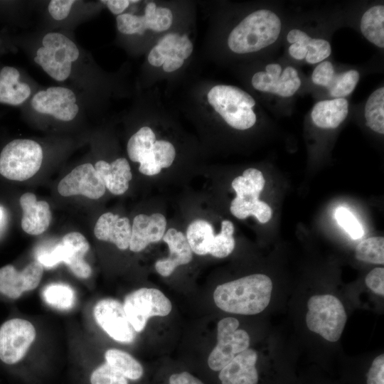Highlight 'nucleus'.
<instances>
[{
  "instance_id": "1",
  "label": "nucleus",
  "mask_w": 384,
  "mask_h": 384,
  "mask_svg": "<svg viewBox=\"0 0 384 384\" xmlns=\"http://www.w3.org/2000/svg\"><path fill=\"white\" fill-rule=\"evenodd\" d=\"M272 291L271 279L254 274L218 285L213 299L221 310L237 314L262 312L269 304Z\"/></svg>"
},
{
  "instance_id": "2",
  "label": "nucleus",
  "mask_w": 384,
  "mask_h": 384,
  "mask_svg": "<svg viewBox=\"0 0 384 384\" xmlns=\"http://www.w3.org/2000/svg\"><path fill=\"white\" fill-rule=\"evenodd\" d=\"M281 26V21L274 12L267 9L255 11L232 30L228 45L236 53L258 51L277 40Z\"/></svg>"
},
{
  "instance_id": "3",
  "label": "nucleus",
  "mask_w": 384,
  "mask_h": 384,
  "mask_svg": "<svg viewBox=\"0 0 384 384\" xmlns=\"http://www.w3.org/2000/svg\"><path fill=\"white\" fill-rule=\"evenodd\" d=\"M208 101L225 122L233 128L245 130L256 122L252 110L254 98L239 87L218 85L208 93Z\"/></svg>"
},
{
  "instance_id": "4",
  "label": "nucleus",
  "mask_w": 384,
  "mask_h": 384,
  "mask_svg": "<svg viewBox=\"0 0 384 384\" xmlns=\"http://www.w3.org/2000/svg\"><path fill=\"white\" fill-rule=\"evenodd\" d=\"M265 181L258 169L249 168L232 181L236 193L230 203L231 213L238 219L255 216L261 223H267L272 217V209L267 203L259 200Z\"/></svg>"
},
{
  "instance_id": "5",
  "label": "nucleus",
  "mask_w": 384,
  "mask_h": 384,
  "mask_svg": "<svg viewBox=\"0 0 384 384\" xmlns=\"http://www.w3.org/2000/svg\"><path fill=\"white\" fill-rule=\"evenodd\" d=\"M34 58V61L52 78L64 81L70 75L72 64L79 58L80 52L69 38L58 32L46 34Z\"/></svg>"
},
{
  "instance_id": "6",
  "label": "nucleus",
  "mask_w": 384,
  "mask_h": 384,
  "mask_svg": "<svg viewBox=\"0 0 384 384\" xmlns=\"http://www.w3.org/2000/svg\"><path fill=\"white\" fill-rule=\"evenodd\" d=\"M307 307L306 322L309 329L329 341H337L347 320L341 301L331 294L315 295L308 300Z\"/></svg>"
},
{
  "instance_id": "7",
  "label": "nucleus",
  "mask_w": 384,
  "mask_h": 384,
  "mask_svg": "<svg viewBox=\"0 0 384 384\" xmlns=\"http://www.w3.org/2000/svg\"><path fill=\"white\" fill-rule=\"evenodd\" d=\"M43 150L36 142L17 139L8 143L0 153V174L22 181L34 176L41 168Z\"/></svg>"
},
{
  "instance_id": "8",
  "label": "nucleus",
  "mask_w": 384,
  "mask_h": 384,
  "mask_svg": "<svg viewBox=\"0 0 384 384\" xmlns=\"http://www.w3.org/2000/svg\"><path fill=\"white\" fill-rule=\"evenodd\" d=\"M123 307L135 332L145 328L149 318L170 314L171 301L159 289L141 288L127 294Z\"/></svg>"
},
{
  "instance_id": "9",
  "label": "nucleus",
  "mask_w": 384,
  "mask_h": 384,
  "mask_svg": "<svg viewBox=\"0 0 384 384\" xmlns=\"http://www.w3.org/2000/svg\"><path fill=\"white\" fill-rule=\"evenodd\" d=\"M90 245L83 235L78 232L66 234L50 252L38 256V261L46 267H51L59 262H65L78 277L88 278L92 269L84 257Z\"/></svg>"
},
{
  "instance_id": "10",
  "label": "nucleus",
  "mask_w": 384,
  "mask_h": 384,
  "mask_svg": "<svg viewBox=\"0 0 384 384\" xmlns=\"http://www.w3.org/2000/svg\"><path fill=\"white\" fill-rule=\"evenodd\" d=\"M239 324L238 320L233 317L218 321V342L208 358V366L212 371H220L235 356L249 348V334L243 329H238Z\"/></svg>"
},
{
  "instance_id": "11",
  "label": "nucleus",
  "mask_w": 384,
  "mask_h": 384,
  "mask_svg": "<svg viewBox=\"0 0 384 384\" xmlns=\"http://www.w3.org/2000/svg\"><path fill=\"white\" fill-rule=\"evenodd\" d=\"M36 336L33 325L20 318L7 320L0 326V360L7 365L20 362Z\"/></svg>"
},
{
  "instance_id": "12",
  "label": "nucleus",
  "mask_w": 384,
  "mask_h": 384,
  "mask_svg": "<svg viewBox=\"0 0 384 384\" xmlns=\"http://www.w3.org/2000/svg\"><path fill=\"white\" fill-rule=\"evenodd\" d=\"M93 315L97 324L114 341L129 343L134 340L135 331L119 301L100 299L94 306Z\"/></svg>"
},
{
  "instance_id": "13",
  "label": "nucleus",
  "mask_w": 384,
  "mask_h": 384,
  "mask_svg": "<svg viewBox=\"0 0 384 384\" xmlns=\"http://www.w3.org/2000/svg\"><path fill=\"white\" fill-rule=\"evenodd\" d=\"M76 100L75 93L69 88L50 87L36 92L31 104L37 112L68 122L73 120L78 113L79 107Z\"/></svg>"
},
{
  "instance_id": "14",
  "label": "nucleus",
  "mask_w": 384,
  "mask_h": 384,
  "mask_svg": "<svg viewBox=\"0 0 384 384\" xmlns=\"http://www.w3.org/2000/svg\"><path fill=\"white\" fill-rule=\"evenodd\" d=\"M301 83L295 68L287 66L282 70L281 65L277 63L268 64L265 71L257 72L252 78V85L257 90L283 97L292 96Z\"/></svg>"
},
{
  "instance_id": "15",
  "label": "nucleus",
  "mask_w": 384,
  "mask_h": 384,
  "mask_svg": "<svg viewBox=\"0 0 384 384\" xmlns=\"http://www.w3.org/2000/svg\"><path fill=\"white\" fill-rule=\"evenodd\" d=\"M105 188L102 178L90 163L75 167L58 186V191L63 196L82 195L90 199L102 197Z\"/></svg>"
},
{
  "instance_id": "16",
  "label": "nucleus",
  "mask_w": 384,
  "mask_h": 384,
  "mask_svg": "<svg viewBox=\"0 0 384 384\" xmlns=\"http://www.w3.org/2000/svg\"><path fill=\"white\" fill-rule=\"evenodd\" d=\"M43 274V266L38 260L30 262L21 271L11 265H5L0 268V293L16 299L23 293L35 289Z\"/></svg>"
},
{
  "instance_id": "17",
  "label": "nucleus",
  "mask_w": 384,
  "mask_h": 384,
  "mask_svg": "<svg viewBox=\"0 0 384 384\" xmlns=\"http://www.w3.org/2000/svg\"><path fill=\"white\" fill-rule=\"evenodd\" d=\"M166 228V219L161 213L137 215L132 225L129 250L139 252L150 243L160 241L165 234Z\"/></svg>"
},
{
  "instance_id": "18",
  "label": "nucleus",
  "mask_w": 384,
  "mask_h": 384,
  "mask_svg": "<svg viewBox=\"0 0 384 384\" xmlns=\"http://www.w3.org/2000/svg\"><path fill=\"white\" fill-rule=\"evenodd\" d=\"M257 352L247 348L240 353L218 371L220 384H257Z\"/></svg>"
},
{
  "instance_id": "19",
  "label": "nucleus",
  "mask_w": 384,
  "mask_h": 384,
  "mask_svg": "<svg viewBox=\"0 0 384 384\" xmlns=\"http://www.w3.org/2000/svg\"><path fill=\"white\" fill-rule=\"evenodd\" d=\"M162 239L169 247V255L157 260L155 269L160 275L169 277L177 267L189 263L193 254L185 235L175 228H169Z\"/></svg>"
},
{
  "instance_id": "20",
  "label": "nucleus",
  "mask_w": 384,
  "mask_h": 384,
  "mask_svg": "<svg viewBox=\"0 0 384 384\" xmlns=\"http://www.w3.org/2000/svg\"><path fill=\"white\" fill-rule=\"evenodd\" d=\"M23 210L21 228L26 233L37 235L45 232L51 221L49 204L45 201H37L32 193H25L19 200Z\"/></svg>"
},
{
  "instance_id": "21",
  "label": "nucleus",
  "mask_w": 384,
  "mask_h": 384,
  "mask_svg": "<svg viewBox=\"0 0 384 384\" xmlns=\"http://www.w3.org/2000/svg\"><path fill=\"white\" fill-rule=\"evenodd\" d=\"M94 233L98 240L110 242L124 250L129 246L132 225L127 218L107 212L98 218Z\"/></svg>"
},
{
  "instance_id": "22",
  "label": "nucleus",
  "mask_w": 384,
  "mask_h": 384,
  "mask_svg": "<svg viewBox=\"0 0 384 384\" xmlns=\"http://www.w3.org/2000/svg\"><path fill=\"white\" fill-rule=\"evenodd\" d=\"M95 169L105 188L112 194L122 195L129 188L132 174L126 159L118 158L110 164L102 160L98 161L95 165Z\"/></svg>"
},
{
  "instance_id": "23",
  "label": "nucleus",
  "mask_w": 384,
  "mask_h": 384,
  "mask_svg": "<svg viewBox=\"0 0 384 384\" xmlns=\"http://www.w3.org/2000/svg\"><path fill=\"white\" fill-rule=\"evenodd\" d=\"M20 78V72L14 67L5 65L0 69L1 104L17 106L30 97V86Z\"/></svg>"
},
{
  "instance_id": "24",
  "label": "nucleus",
  "mask_w": 384,
  "mask_h": 384,
  "mask_svg": "<svg viewBox=\"0 0 384 384\" xmlns=\"http://www.w3.org/2000/svg\"><path fill=\"white\" fill-rule=\"evenodd\" d=\"M348 102L345 98L318 102L313 107L311 117L313 122L322 129H334L346 118Z\"/></svg>"
},
{
  "instance_id": "25",
  "label": "nucleus",
  "mask_w": 384,
  "mask_h": 384,
  "mask_svg": "<svg viewBox=\"0 0 384 384\" xmlns=\"http://www.w3.org/2000/svg\"><path fill=\"white\" fill-rule=\"evenodd\" d=\"M175 156V148L171 142L156 140L151 152L140 161L139 170L146 176L158 174L173 164Z\"/></svg>"
},
{
  "instance_id": "26",
  "label": "nucleus",
  "mask_w": 384,
  "mask_h": 384,
  "mask_svg": "<svg viewBox=\"0 0 384 384\" xmlns=\"http://www.w3.org/2000/svg\"><path fill=\"white\" fill-rule=\"evenodd\" d=\"M214 235L213 225L209 222L197 219L188 226L186 238L192 252L206 255L209 254Z\"/></svg>"
},
{
  "instance_id": "27",
  "label": "nucleus",
  "mask_w": 384,
  "mask_h": 384,
  "mask_svg": "<svg viewBox=\"0 0 384 384\" xmlns=\"http://www.w3.org/2000/svg\"><path fill=\"white\" fill-rule=\"evenodd\" d=\"M105 359L132 382L139 381L144 376V369L141 363L124 351L108 349L105 353Z\"/></svg>"
},
{
  "instance_id": "28",
  "label": "nucleus",
  "mask_w": 384,
  "mask_h": 384,
  "mask_svg": "<svg viewBox=\"0 0 384 384\" xmlns=\"http://www.w3.org/2000/svg\"><path fill=\"white\" fill-rule=\"evenodd\" d=\"M361 31L364 37L379 48L384 47V6H374L362 16Z\"/></svg>"
},
{
  "instance_id": "29",
  "label": "nucleus",
  "mask_w": 384,
  "mask_h": 384,
  "mask_svg": "<svg viewBox=\"0 0 384 384\" xmlns=\"http://www.w3.org/2000/svg\"><path fill=\"white\" fill-rule=\"evenodd\" d=\"M366 124L373 131L384 133V88L375 90L368 97L364 112Z\"/></svg>"
},
{
  "instance_id": "30",
  "label": "nucleus",
  "mask_w": 384,
  "mask_h": 384,
  "mask_svg": "<svg viewBox=\"0 0 384 384\" xmlns=\"http://www.w3.org/2000/svg\"><path fill=\"white\" fill-rule=\"evenodd\" d=\"M155 142L156 135L150 127L140 128L128 141L127 150L129 159L139 163L151 152Z\"/></svg>"
},
{
  "instance_id": "31",
  "label": "nucleus",
  "mask_w": 384,
  "mask_h": 384,
  "mask_svg": "<svg viewBox=\"0 0 384 384\" xmlns=\"http://www.w3.org/2000/svg\"><path fill=\"white\" fill-rule=\"evenodd\" d=\"M359 80L357 70H350L341 73H334L326 88L334 98H343L350 95Z\"/></svg>"
},
{
  "instance_id": "32",
  "label": "nucleus",
  "mask_w": 384,
  "mask_h": 384,
  "mask_svg": "<svg viewBox=\"0 0 384 384\" xmlns=\"http://www.w3.org/2000/svg\"><path fill=\"white\" fill-rule=\"evenodd\" d=\"M234 225L228 220L221 223L220 232L214 235L209 254L218 258L228 256L235 248Z\"/></svg>"
},
{
  "instance_id": "33",
  "label": "nucleus",
  "mask_w": 384,
  "mask_h": 384,
  "mask_svg": "<svg viewBox=\"0 0 384 384\" xmlns=\"http://www.w3.org/2000/svg\"><path fill=\"white\" fill-rule=\"evenodd\" d=\"M44 300L59 309H69L75 302V294L70 287L64 284L48 285L43 292Z\"/></svg>"
},
{
  "instance_id": "34",
  "label": "nucleus",
  "mask_w": 384,
  "mask_h": 384,
  "mask_svg": "<svg viewBox=\"0 0 384 384\" xmlns=\"http://www.w3.org/2000/svg\"><path fill=\"white\" fill-rule=\"evenodd\" d=\"M357 260L373 264L384 263V238L371 237L361 242L356 248Z\"/></svg>"
},
{
  "instance_id": "35",
  "label": "nucleus",
  "mask_w": 384,
  "mask_h": 384,
  "mask_svg": "<svg viewBox=\"0 0 384 384\" xmlns=\"http://www.w3.org/2000/svg\"><path fill=\"white\" fill-rule=\"evenodd\" d=\"M297 33L307 50L305 59L308 63H318L330 55L331 48L329 41L322 38H311L305 32L299 29Z\"/></svg>"
},
{
  "instance_id": "36",
  "label": "nucleus",
  "mask_w": 384,
  "mask_h": 384,
  "mask_svg": "<svg viewBox=\"0 0 384 384\" xmlns=\"http://www.w3.org/2000/svg\"><path fill=\"white\" fill-rule=\"evenodd\" d=\"M89 384H131L132 381L106 361L92 369Z\"/></svg>"
},
{
  "instance_id": "37",
  "label": "nucleus",
  "mask_w": 384,
  "mask_h": 384,
  "mask_svg": "<svg viewBox=\"0 0 384 384\" xmlns=\"http://www.w3.org/2000/svg\"><path fill=\"white\" fill-rule=\"evenodd\" d=\"M142 16L145 29H151L157 32L166 31L173 22L171 11L165 7H156V11L152 16L144 14Z\"/></svg>"
},
{
  "instance_id": "38",
  "label": "nucleus",
  "mask_w": 384,
  "mask_h": 384,
  "mask_svg": "<svg viewBox=\"0 0 384 384\" xmlns=\"http://www.w3.org/2000/svg\"><path fill=\"white\" fill-rule=\"evenodd\" d=\"M335 218L352 239L361 238L364 234L363 228L353 213L346 208L339 207L335 211Z\"/></svg>"
},
{
  "instance_id": "39",
  "label": "nucleus",
  "mask_w": 384,
  "mask_h": 384,
  "mask_svg": "<svg viewBox=\"0 0 384 384\" xmlns=\"http://www.w3.org/2000/svg\"><path fill=\"white\" fill-rule=\"evenodd\" d=\"M118 31L126 35L143 34L146 29L142 16L131 14H122L117 16Z\"/></svg>"
},
{
  "instance_id": "40",
  "label": "nucleus",
  "mask_w": 384,
  "mask_h": 384,
  "mask_svg": "<svg viewBox=\"0 0 384 384\" xmlns=\"http://www.w3.org/2000/svg\"><path fill=\"white\" fill-rule=\"evenodd\" d=\"M334 73L335 70L331 63L323 61L314 70L311 80L314 84L326 87Z\"/></svg>"
},
{
  "instance_id": "41",
  "label": "nucleus",
  "mask_w": 384,
  "mask_h": 384,
  "mask_svg": "<svg viewBox=\"0 0 384 384\" xmlns=\"http://www.w3.org/2000/svg\"><path fill=\"white\" fill-rule=\"evenodd\" d=\"M75 3L74 0H52L48 4V10L55 20H63L68 16Z\"/></svg>"
},
{
  "instance_id": "42",
  "label": "nucleus",
  "mask_w": 384,
  "mask_h": 384,
  "mask_svg": "<svg viewBox=\"0 0 384 384\" xmlns=\"http://www.w3.org/2000/svg\"><path fill=\"white\" fill-rule=\"evenodd\" d=\"M367 287L377 294L384 295V268L375 267L365 279Z\"/></svg>"
},
{
  "instance_id": "43",
  "label": "nucleus",
  "mask_w": 384,
  "mask_h": 384,
  "mask_svg": "<svg viewBox=\"0 0 384 384\" xmlns=\"http://www.w3.org/2000/svg\"><path fill=\"white\" fill-rule=\"evenodd\" d=\"M367 384H384V355L380 354L372 362L367 374Z\"/></svg>"
},
{
  "instance_id": "44",
  "label": "nucleus",
  "mask_w": 384,
  "mask_h": 384,
  "mask_svg": "<svg viewBox=\"0 0 384 384\" xmlns=\"http://www.w3.org/2000/svg\"><path fill=\"white\" fill-rule=\"evenodd\" d=\"M168 384H205L200 378L192 373L183 370L171 374Z\"/></svg>"
},
{
  "instance_id": "45",
  "label": "nucleus",
  "mask_w": 384,
  "mask_h": 384,
  "mask_svg": "<svg viewBox=\"0 0 384 384\" xmlns=\"http://www.w3.org/2000/svg\"><path fill=\"white\" fill-rule=\"evenodd\" d=\"M176 52L181 58L183 60L187 59L192 53L193 44L186 35L180 36L176 46Z\"/></svg>"
},
{
  "instance_id": "46",
  "label": "nucleus",
  "mask_w": 384,
  "mask_h": 384,
  "mask_svg": "<svg viewBox=\"0 0 384 384\" xmlns=\"http://www.w3.org/2000/svg\"><path fill=\"white\" fill-rule=\"evenodd\" d=\"M166 59V56L158 46H155L150 50L148 55L149 63L154 67L162 66Z\"/></svg>"
},
{
  "instance_id": "47",
  "label": "nucleus",
  "mask_w": 384,
  "mask_h": 384,
  "mask_svg": "<svg viewBox=\"0 0 384 384\" xmlns=\"http://www.w3.org/2000/svg\"><path fill=\"white\" fill-rule=\"evenodd\" d=\"M105 2L108 9L114 14H122V12L129 6L130 1L129 0H107L102 1Z\"/></svg>"
},
{
  "instance_id": "48",
  "label": "nucleus",
  "mask_w": 384,
  "mask_h": 384,
  "mask_svg": "<svg viewBox=\"0 0 384 384\" xmlns=\"http://www.w3.org/2000/svg\"><path fill=\"white\" fill-rule=\"evenodd\" d=\"M184 60L177 55L166 57L162 65L165 72L170 73L180 68L183 64Z\"/></svg>"
},
{
  "instance_id": "49",
  "label": "nucleus",
  "mask_w": 384,
  "mask_h": 384,
  "mask_svg": "<svg viewBox=\"0 0 384 384\" xmlns=\"http://www.w3.org/2000/svg\"><path fill=\"white\" fill-rule=\"evenodd\" d=\"M3 215H4L3 210H2V209L0 208V222L1 221V220H2V218H3Z\"/></svg>"
}]
</instances>
